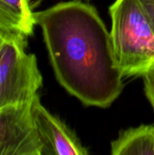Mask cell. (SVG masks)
Listing matches in <instances>:
<instances>
[{
  "mask_svg": "<svg viewBox=\"0 0 154 155\" xmlns=\"http://www.w3.org/2000/svg\"><path fill=\"white\" fill-rule=\"evenodd\" d=\"M1 42H2V37H1V35H0V44H1Z\"/></svg>",
  "mask_w": 154,
  "mask_h": 155,
  "instance_id": "cell-10",
  "label": "cell"
},
{
  "mask_svg": "<svg viewBox=\"0 0 154 155\" xmlns=\"http://www.w3.org/2000/svg\"><path fill=\"white\" fill-rule=\"evenodd\" d=\"M143 79L145 96L154 111V69L145 74Z\"/></svg>",
  "mask_w": 154,
  "mask_h": 155,
  "instance_id": "cell-8",
  "label": "cell"
},
{
  "mask_svg": "<svg viewBox=\"0 0 154 155\" xmlns=\"http://www.w3.org/2000/svg\"><path fill=\"white\" fill-rule=\"evenodd\" d=\"M35 25L29 0H0V35L2 38H26Z\"/></svg>",
  "mask_w": 154,
  "mask_h": 155,
  "instance_id": "cell-6",
  "label": "cell"
},
{
  "mask_svg": "<svg viewBox=\"0 0 154 155\" xmlns=\"http://www.w3.org/2000/svg\"><path fill=\"white\" fill-rule=\"evenodd\" d=\"M0 155H41L31 103L0 109Z\"/></svg>",
  "mask_w": 154,
  "mask_h": 155,
  "instance_id": "cell-4",
  "label": "cell"
},
{
  "mask_svg": "<svg viewBox=\"0 0 154 155\" xmlns=\"http://www.w3.org/2000/svg\"><path fill=\"white\" fill-rule=\"evenodd\" d=\"M31 114L41 144V155H87L89 152L77 135L52 114L37 94L31 103Z\"/></svg>",
  "mask_w": 154,
  "mask_h": 155,
  "instance_id": "cell-5",
  "label": "cell"
},
{
  "mask_svg": "<svg viewBox=\"0 0 154 155\" xmlns=\"http://www.w3.org/2000/svg\"><path fill=\"white\" fill-rule=\"evenodd\" d=\"M58 83L85 106L110 107L124 84L110 32L97 10L81 0L34 12Z\"/></svg>",
  "mask_w": 154,
  "mask_h": 155,
  "instance_id": "cell-1",
  "label": "cell"
},
{
  "mask_svg": "<svg viewBox=\"0 0 154 155\" xmlns=\"http://www.w3.org/2000/svg\"><path fill=\"white\" fill-rule=\"evenodd\" d=\"M112 46L124 78L154 69V29L139 0H115L110 6Z\"/></svg>",
  "mask_w": 154,
  "mask_h": 155,
  "instance_id": "cell-2",
  "label": "cell"
},
{
  "mask_svg": "<svg viewBox=\"0 0 154 155\" xmlns=\"http://www.w3.org/2000/svg\"><path fill=\"white\" fill-rule=\"evenodd\" d=\"M26 38H2L0 109L32 103L43 85L36 57L26 53Z\"/></svg>",
  "mask_w": 154,
  "mask_h": 155,
  "instance_id": "cell-3",
  "label": "cell"
},
{
  "mask_svg": "<svg viewBox=\"0 0 154 155\" xmlns=\"http://www.w3.org/2000/svg\"><path fill=\"white\" fill-rule=\"evenodd\" d=\"M111 153L154 155V125L143 124L123 131L112 142Z\"/></svg>",
  "mask_w": 154,
  "mask_h": 155,
  "instance_id": "cell-7",
  "label": "cell"
},
{
  "mask_svg": "<svg viewBox=\"0 0 154 155\" xmlns=\"http://www.w3.org/2000/svg\"><path fill=\"white\" fill-rule=\"evenodd\" d=\"M154 29V0H139Z\"/></svg>",
  "mask_w": 154,
  "mask_h": 155,
  "instance_id": "cell-9",
  "label": "cell"
}]
</instances>
